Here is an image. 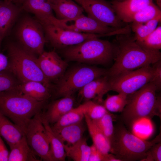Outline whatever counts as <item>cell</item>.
I'll use <instances>...</instances> for the list:
<instances>
[{
	"label": "cell",
	"mask_w": 161,
	"mask_h": 161,
	"mask_svg": "<svg viewBox=\"0 0 161 161\" xmlns=\"http://www.w3.org/2000/svg\"><path fill=\"white\" fill-rule=\"evenodd\" d=\"M128 33L120 34L114 62L107 71L106 75L109 78L150 65L161 60L160 51L151 50L142 47L133 37L129 36Z\"/></svg>",
	"instance_id": "cell-1"
},
{
	"label": "cell",
	"mask_w": 161,
	"mask_h": 161,
	"mask_svg": "<svg viewBox=\"0 0 161 161\" xmlns=\"http://www.w3.org/2000/svg\"><path fill=\"white\" fill-rule=\"evenodd\" d=\"M45 101H39L17 90L0 92V112L25 134L31 119L41 112Z\"/></svg>",
	"instance_id": "cell-2"
},
{
	"label": "cell",
	"mask_w": 161,
	"mask_h": 161,
	"mask_svg": "<svg viewBox=\"0 0 161 161\" xmlns=\"http://www.w3.org/2000/svg\"><path fill=\"white\" fill-rule=\"evenodd\" d=\"M160 141V134L148 141L137 137L119 123L114 127L110 152L120 161H143L150 148Z\"/></svg>",
	"instance_id": "cell-3"
},
{
	"label": "cell",
	"mask_w": 161,
	"mask_h": 161,
	"mask_svg": "<svg viewBox=\"0 0 161 161\" xmlns=\"http://www.w3.org/2000/svg\"><path fill=\"white\" fill-rule=\"evenodd\" d=\"M7 50L9 64L6 71L12 74L20 83L37 81L50 88V82L41 69L37 61V56L18 43H10L7 46Z\"/></svg>",
	"instance_id": "cell-4"
},
{
	"label": "cell",
	"mask_w": 161,
	"mask_h": 161,
	"mask_svg": "<svg viewBox=\"0 0 161 161\" xmlns=\"http://www.w3.org/2000/svg\"><path fill=\"white\" fill-rule=\"evenodd\" d=\"M157 91L155 86L149 82L132 94L122 112L121 117L125 123L131 127L139 119L161 117V98L157 96Z\"/></svg>",
	"instance_id": "cell-5"
},
{
	"label": "cell",
	"mask_w": 161,
	"mask_h": 161,
	"mask_svg": "<svg viewBox=\"0 0 161 161\" xmlns=\"http://www.w3.org/2000/svg\"><path fill=\"white\" fill-rule=\"evenodd\" d=\"M62 49L63 56L68 60L100 64L110 61L115 51L114 47L110 42L98 37L87 39Z\"/></svg>",
	"instance_id": "cell-6"
},
{
	"label": "cell",
	"mask_w": 161,
	"mask_h": 161,
	"mask_svg": "<svg viewBox=\"0 0 161 161\" xmlns=\"http://www.w3.org/2000/svg\"><path fill=\"white\" fill-rule=\"evenodd\" d=\"M107 73L106 70L95 66L83 65L73 67L66 71L57 81L56 95L72 96L91 81Z\"/></svg>",
	"instance_id": "cell-7"
},
{
	"label": "cell",
	"mask_w": 161,
	"mask_h": 161,
	"mask_svg": "<svg viewBox=\"0 0 161 161\" xmlns=\"http://www.w3.org/2000/svg\"><path fill=\"white\" fill-rule=\"evenodd\" d=\"M18 43L37 56L44 51L47 41L42 25L29 16L23 17L19 21L16 31Z\"/></svg>",
	"instance_id": "cell-8"
},
{
	"label": "cell",
	"mask_w": 161,
	"mask_h": 161,
	"mask_svg": "<svg viewBox=\"0 0 161 161\" xmlns=\"http://www.w3.org/2000/svg\"><path fill=\"white\" fill-rule=\"evenodd\" d=\"M152 72L150 65L109 78L111 91L128 95L132 94L150 82Z\"/></svg>",
	"instance_id": "cell-9"
},
{
	"label": "cell",
	"mask_w": 161,
	"mask_h": 161,
	"mask_svg": "<svg viewBox=\"0 0 161 161\" xmlns=\"http://www.w3.org/2000/svg\"><path fill=\"white\" fill-rule=\"evenodd\" d=\"M40 112L30 120L24 134L27 143L35 154L41 160L53 161L49 141Z\"/></svg>",
	"instance_id": "cell-10"
},
{
	"label": "cell",
	"mask_w": 161,
	"mask_h": 161,
	"mask_svg": "<svg viewBox=\"0 0 161 161\" xmlns=\"http://www.w3.org/2000/svg\"><path fill=\"white\" fill-rule=\"evenodd\" d=\"M42 25L46 41L58 49H63L78 44L90 38L103 37L101 35L75 32L52 24Z\"/></svg>",
	"instance_id": "cell-11"
},
{
	"label": "cell",
	"mask_w": 161,
	"mask_h": 161,
	"mask_svg": "<svg viewBox=\"0 0 161 161\" xmlns=\"http://www.w3.org/2000/svg\"><path fill=\"white\" fill-rule=\"evenodd\" d=\"M60 20L59 27L75 32L101 35L105 36L124 33V28L116 29L106 26L94 18L83 14L75 19L68 21Z\"/></svg>",
	"instance_id": "cell-12"
},
{
	"label": "cell",
	"mask_w": 161,
	"mask_h": 161,
	"mask_svg": "<svg viewBox=\"0 0 161 161\" xmlns=\"http://www.w3.org/2000/svg\"><path fill=\"white\" fill-rule=\"evenodd\" d=\"M82 7L87 16L101 23L116 29L123 27L111 4L105 0H73Z\"/></svg>",
	"instance_id": "cell-13"
},
{
	"label": "cell",
	"mask_w": 161,
	"mask_h": 161,
	"mask_svg": "<svg viewBox=\"0 0 161 161\" xmlns=\"http://www.w3.org/2000/svg\"><path fill=\"white\" fill-rule=\"evenodd\" d=\"M37 61L44 75L50 82L61 78L68 65L66 61L54 51H44L38 57Z\"/></svg>",
	"instance_id": "cell-14"
},
{
	"label": "cell",
	"mask_w": 161,
	"mask_h": 161,
	"mask_svg": "<svg viewBox=\"0 0 161 161\" xmlns=\"http://www.w3.org/2000/svg\"><path fill=\"white\" fill-rule=\"evenodd\" d=\"M111 91L109 78L105 75L95 79L79 90V96L88 101L95 99L99 103L103 102L104 95Z\"/></svg>",
	"instance_id": "cell-15"
},
{
	"label": "cell",
	"mask_w": 161,
	"mask_h": 161,
	"mask_svg": "<svg viewBox=\"0 0 161 161\" xmlns=\"http://www.w3.org/2000/svg\"><path fill=\"white\" fill-rule=\"evenodd\" d=\"M23 11L21 7L8 1L0 3V37L1 41L8 35Z\"/></svg>",
	"instance_id": "cell-16"
},
{
	"label": "cell",
	"mask_w": 161,
	"mask_h": 161,
	"mask_svg": "<svg viewBox=\"0 0 161 161\" xmlns=\"http://www.w3.org/2000/svg\"><path fill=\"white\" fill-rule=\"evenodd\" d=\"M153 0H124L113 1L111 4L116 15L122 22H131L134 15Z\"/></svg>",
	"instance_id": "cell-17"
},
{
	"label": "cell",
	"mask_w": 161,
	"mask_h": 161,
	"mask_svg": "<svg viewBox=\"0 0 161 161\" xmlns=\"http://www.w3.org/2000/svg\"><path fill=\"white\" fill-rule=\"evenodd\" d=\"M51 5L58 19L71 20L83 14L84 10L73 0H50Z\"/></svg>",
	"instance_id": "cell-18"
},
{
	"label": "cell",
	"mask_w": 161,
	"mask_h": 161,
	"mask_svg": "<svg viewBox=\"0 0 161 161\" xmlns=\"http://www.w3.org/2000/svg\"><path fill=\"white\" fill-rule=\"evenodd\" d=\"M21 7L23 10L34 14L42 24H46L55 17L50 0H26Z\"/></svg>",
	"instance_id": "cell-19"
},
{
	"label": "cell",
	"mask_w": 161,
	"mask_h": 161,
	"mask_svg": "<svg viewBox=\"0 0 161 161\" xmlns=\"http://www.w3.org/2000/svg\"><path fill=\"white\" fill-rule=\"evenodd\" d=\"M86 128V123L82 120L75 124L52 129L64 145L69 146L75 144L83 137Z\"/></svg>",
	"instance_id": "cell-20"
},
{
	"label": "cell",
	"mask_w": 161,
	"mask_h": 161,
	"mask_svg": "<svg viewBox=\"0 0 161 161\" xmlns=\"http://www.w3.org/2000/svg\"><path fill=\"white\" fill-rule=\"evenodd\" d=\"M52 102L45 113H43L50 124H53L73 108L74 100L72 96L63 97Z\"/></svg>",
	"instance_id": "cell-21"
},
{
	"label": "cell",
	"mask_w": 161,
	"mask_h": 161,
	"mask_svg": "<svg viewBox=\"0 0 161 161\" xmlns=\"http://www.w3.org/2000/svg\"><path fill=\"white\" fill-rule=\"evenodd\" d=\"M41 117L49 141L53 161H65L67 156L63 143L54 132L42 112Z\"/></svg>",
	"instance_id": "cell-22"
},
{
	"label": "cell",
	"mask_w": 161,
	"mask_h": 161,
	"mask_svg": "<svg viewBox=\"0 0 161 161\" xmlns=\"http://www.w3.org/2000/svg\"><path fill=\"white\" fill-rule=\"evenodd\" d=\"M50 88L40 82L30 81L20 83L17 90L39 101H45L51 96Z\"/></svg>",
	"instance_id": "cell-23"
},
{
	"label": "cell",
	"mask_w": 161,
	"mask_h": 161,
	"mask_svg": "<svg viewBox=\"0 0 161 161\" xmlns=\"http://www.w3.org/2000/svg\"><path fill=\"white\" fill-rule=\"evenodd\" d=\"M10 148L8 161H41L29 146L24 135Z\"/></svg>",
	"instance_id": "cell-24"
},
{
	"label": "cell",
	"mask_w": 161,
	"mask_h": 161,
	"mask_svg": "<svg viewBox=\"0 0 161 161\" xmlns=\"http://www.w3.org/2000/svg\"><path fill=\"white\" fill-rule=\"evenodd\" d=\"M24 135L16 125L0 112V136L6 141L10 148Z\"/></svg>",
	"instance_id": "cell-25"
},
{
	"label": "cell",
	"mask_w": 161,
	"mask_h": 161,
	"mask_svg": "<svg viewBox=\"0 0 161 161\" xmlns=\"http://www.w3.org/2000/svg\"><path fill=\"white\" fill-rule=\"evenodd\" d=\"M84 118L93 144L102 153L106 154L109 153L110 144L105 136L85 113Z\"/></svg>",
	"instance_id": "cell-26"
},
{
	"label": "cell",
	"mask_w": 161,
	"mask_h": 161,
	"mask_svg": "<svg viewBox=\"0 0 161 161\" xmlns=\"http://www.w3.org/2000/svg\"><path fill=\"white\" fill-rule=\"evenodd\" d=\"M64 145L67 157L75 161H88L90 146L88 145L86 138L83 137L73 145Z\"/></svg>",
	"instance_id": "cell-27"
},
{
	"label": "cell",
	"mask_w": 161,
	"mask_h": 161,
	"mask_svg": "<svg viewBox=\"0 0 161 161\" xmlns=\"http://www.w3.org/2000/svg\"><path fill=\"white\" fill-rule=\"evenodd\" d=\"M85 111L84 103L77 107L72 108L51 126L53 129H55L79 122L84 118Z\"/></svg>",
	"instance_id": "cell-28"
},
{
	"label": "cell",
	"mask_w": 161,
	"mask_h": 161,
	"mask_svg": "<svg viewBox=\"0 0 161 161\" xmlns=\"http://www.w3.org/2000/svg\"><path fill=\"white\" fill-rule=\"evenodd\" d=\"M129 101L128 95L119 93L115 95H108L103 101V105L110 112H122Z\"/></svg>",
	"instance_id": "cell-29"
},
{
	"label": "cell",
	"mask_w": 161,
	"mask_h": 161,
	"mask_svg": "<svg viewBox=\"0 0 161 161\" xmlns=\"http://www.w3.org/2000/svg\"><path fill=\"white\" fill-rule=\"evenodd\" d=\"M160 15L161 11L160 8L153 2L137 12L132 17L131 22L144 23Z\"/></svg>",
	"instance_id": "cell-30"
},
{
	"label": "cell",
	"mask_w": 161,
	"mask_h": 161,
	"mask_svg": "<svg viewBox=\"0 0 161 161\" xmlns=\"http://www.w3.org/2000/svg\"><path fill=\"white\" fill-rule=\"evenodd\" d=\"M114 117L111 112H109L98 119L92 120L105 136L110 144L114 137V127L113 121Z\"/></svg>",
	"instance_id": "cell-31"
},
{
	"label": "cell",
	"mask_w": 161,
	"mask_h": 161,
	"mask_svg": "<svg viewBox=\"0 0 161 161\" xmlns=\"http://www.w3.org/2000/svg\"><path fill=\"white\" fill-rule=\"evenodd\" d=\"M136 42L147 49L160 51L161 49V26L159 25L142 41Z\"/></svg>",
	"instance_id": "cell-32"
},
{
	"label": "cell",
	"mask_w": 161,
	"mask_h": 161,
	"mask_svg": "<svg viewBox=\"0 0 161 161\" xmlns=\"http://www.w3.org/2000/svg\"><path fill=\"white\" fill-rule=\"evenodd\" d=\"M20 83L9 71H5L0 73V92L17 90Z\"/></svg>",
	"instance_id": "cell-33"
},
{
	"label": "cell",
	"mask_w": 161,
	"mask_h": 161,
	"mask_svg": "<svg viewBox=\"0 0 161 161\" xmlns=\"http://www.w3.org/2000/svg\"><path fill=\"white\" fill-rule=\"evenodd\" d=\"M85 113L92 120L98 119L109 112L102 105L91 100L84 103Z\"/></svg>",
	"instance_id": "cell-34"
},
{
	"label": "cell",
	"mask_w": 161,
	"mask_h": 161,
	"mask_svg": "<svg viewBox=\"0 0 161 161\" xmlns=\"http://www.w3.org/2000/svg\"><path fill=\"white\" fill-rule=\"evenodd\" d=\"M111 153L104 154L93 144L90 146V152L88 161H119Z\"/></svg>",
	"instance_id": "cell-35"
},
{
	"label": "cell",
	"mask_w": 161,
	"mask_h": 161,
	"mask_svg": "<svg viewBox=\"0 0 161 161\" xmlns=\"http://www.w3.org/2000/svg\"><path fill=\"white\" fill-rule=\"evenodd\" d=\"M131 28L135 33L134 38L137 42L142 41L152 32L145 23L133 22Z\"/></svg>",
	"instance_id": "cell-36"
},
{
	"label": "cell",
	"mask_w": 161,
	"mask_h": 161,
	"mask_svg": "<svg viewBox=\"0 0 161 161\" xmlns=\"http://www.w3.org/2000/svg\"><path fill=\"white\" fill-rule=\"evenodd\" d=\"M152 72L150 82L156 87L157 91L161 88V60L153 64Z\"/></svg>",
	"instance_id": "cell-37"
},
{
	"label": "cell",
	"mask_w": 161,
	"mask_h": 161,
	"mask_svg": "<svg viewBox=\"0 0 161 161\" xmlns=\"http://www.w3.org/2000/svg\"><path fill=\"white\" fill-rule=\"evenodd\" d=\"M143 161H161V141L154 144L150 148Z\"/></svg>",
	"instance_id": "cell-38"
},
{
	"label": "cell",
	"mask_w": 161,
	"mask_h": 161,
	"mask_svg": "<svg viewBox=\"0 0 161 161\" xmlns=\"http://www.w3.org/2000/svg\"><path fill=\"white\" fill-rule=\"evenodd\" d=\"M9 153L1 138L0 139V161H8Z\"/></svg>",
	"instance_id": "cell-39"
},
{
	"label": "cell",
	"mask_w": 161,
	"mask_h": 161,
	"mask_svg": "<svg viewBox=\"0 0 161 161\" xmlns=\"http://www.w3.org/2000/svg\"><path fill=\"white\" fill-rule=\"evenodd\" d=\"M8 64V57L0 52V73L7 70Z\"/></svg>",
	"instance_id": "cell-40"
},
{
	"label": "cell",
	"mask_w": 161,
	"mask_h": 161,
	"mask_svg": "<svg viewBox=\"0 0 161 161\" xmlns=\"http://www.w3.org/2000/svg\"><path fill=\"white\" fill-rule=\"evenodd\" d=\"M26 0H8L9 2H12L13 3H18L22 4Z\"/></svg>",
	"instance_id": "cell-41"
},
{
	"label": "cell",
	"mask_w": 161,
	"mask_h": 161,
	"mask_svg": "<svg viewBox=\"0 0 161 161\" xmlns=\"http://www.w3.org/2000/svg\"><path fill=\"white\" fill-rule=\"evenodd\" d=\"M157 4L158 5V7L160 8H161V0H156Z\"/></svg>",
	"instance_id": "cell-42"
},
{
	"label": "cell",
	"mask_w": 161,
	"mask_h": 161,
	"mask_svg": "<svg viewBox=\"0 0 161 161\" xmlns=\"http://www.w3.org/2000/svg\"><path fill=\"white\" fill-rule=\"evenodd\" d=\"M4 1H8V0H4Z\"/></svg>",
	"instance_id": "cell-43"
},
{
	"label": "cell",
	"mask_w": 161,
	"mask_h": 161,
	"mask_svg": "<svg viewBox=\"0 0 161 161\" xmlns=\"http://www.w3.org/2000/svg\"><path fill=\"white\" fill-rule=\"evenodd\" d=\"M1 38H0V42L1 41Z\"/></svg>",
	"instance_id": "cell-44"
},
{
	"label": "cell",
	"mask_w": 161,
	"mask_h": 161,
	"mask_svg": "<svg viewBox=\"0 0 161 161\" xmlns=\"http://www.w3.org/2000/svg\"><path fill=\"white\" fill-rule=\"evenodd\" d=\"M1 1V0H0V3L1 2V1Z\"/></svg>",
	"instance_id": "cell-45"
},
{
	"label": "cell",
	"mask_w": 161,
	"mask_h": 161,
	"mask_svg": "<svg viewBox=\"0 0 161 161\" xmlns=\"http://www.w3.org/2000/svg\"><path fill=\"white\" fill-rule=\"evenodd\" d=\"M1 136H0V139H1Z\"/></svg>",
	"instance_id": "cell-46"
}]
</instances>
